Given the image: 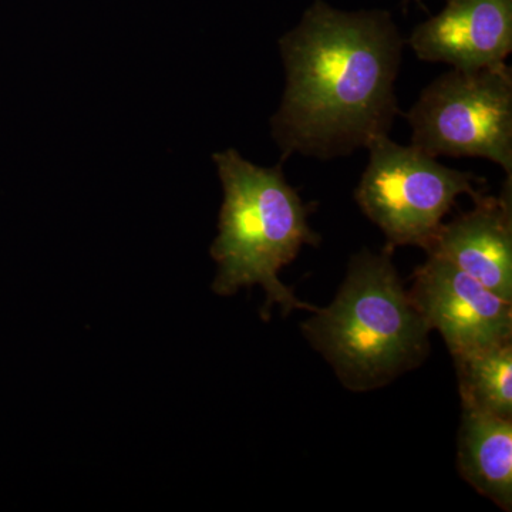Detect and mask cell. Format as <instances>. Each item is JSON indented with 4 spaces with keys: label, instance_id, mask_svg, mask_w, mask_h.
Segmentation results:
<instances>
[{
    "label": "cell",
    "instance_id": "cell-1",
    "mask_svg": "<svg viewBox=\"0 0 512 512\" xmlns=\"http://www.w3.org/2000/svg\"><path fill=\"white\" fill-rule=\"evenodd\" d=\"M278 45L286 84L271 131L281 163L295 154L333 160L389 136L407 45L390 12L315 0Z\"/></svg>",
    "mask_w": 512,
    "mask_h": 512
},
{
    "label": "cell",
    "instance_id": "cell-2",
    "mask_svg": "<svg viewBox=\"0 0 512 512\" xmlns=\"http://www.w3.org/2000/svg\"><path fill=\"white\" fill-rule=\"evenodd\" d=\"M393 251L353 255L335 301L301 326L352 392L380 389L429 356L431 329L404 291Z\"/></svg>",
    "mask_w": 512,
    "mask_h": 512
},
{
    "label": "cell",
    "instance_id": "cell-3",
    "mask_svg": "<svg viewBox=\"0 0 512 512\" xmlns=\"http://www.w3.org/2000/svg\"><path fill=\"white\" fill-rule=\"evenodd\" d=\"M212 160L224 190L218 237L210 249L218 265L212 291L229 296L261 285L266 295L264 320L271 318L274 305L281 306L285 316L295 309L318 311V306L299 301L279 279V271L295 261L305 245L318 247L322 241L309 227L313 205L303 204L298 190L286 181L284 163L259 167L235 148L214 154Z\"/></svg>",
    "mask_w": 512,
    "mask_h": 512
},
{
    "label": "cell",
    "instance_id": "cell-4",
    "mask_svg": "<svg viewBox=\"0 0 512 512\" xmlns=\"http://www.w3.org/2000/svg\"><path fill=\"white\" fill-rule=\"evenodd\" d=\"M369 163L355 200L363 214L386 235L387 245L427 251L444 218L461 195L483 194V178L439 163L419 148L389 136L366 147Z\"/></svg>",
    "mask_w": 512,
    "mask_h": 512
},
{
    "label": "cell",
    "instance_id": "cell-5",
    "mask_svg": "<svg viewBox=\"0 0 512 512\" xmlns=\"http://www.w3.org/2000/svg\"><path fill=\"white\" fill-rule=\"evenodd\" d=\"M412 146L433 157H478L512 177V72L510 66L433 80L407 111Z\"/></svg>",
    "mask_w": 512,
    "mask_h": 512
},
{
    "label": "cell",
    "instance_id": "cell-6",
    "mask_svg": "<svg viewBox=\"0 0 512 512\" xmlns=\"http://www.w3.org/2000/svg\"><path fill=\"white\" fill-rule=\"evenodd\" d=\"M409 295L451 356L512 342V302L444 259L429 256L414 271Z\"/></svg>",
    "mask_w": 512,
    "mask_h": 512
},
{
    "label": "cell",
    "instance_id": "cell-7",
    "mask_svg": "<svg viewBox=\"0 0 512 512\" xmlns=\"http://www.w3.org/2000/svg\"><path fill=\"white\" fill-rule=\"evenodd\" d=\"M407 45L423 62L454 70L498 69L512 52V0H447L410 33Z\"/></svg>",
    "mask_w": 512,
    "mask_h": 512
},
{
    "label": "cell",
    "instance_id": "cell-8",
    "mask_svg": "<svg viewBox=\"0 0 512 512\" xmlns=\"http://www.w3.org/2000/svg\"><path fill=\"white\" fill-rule=\"evenodd\" d=\"M426 252L512 302V177L498 197L483 192L473 210L443 222Z\"/></svg>",
    "mask_w": 512,
    "mask_h": 512
},
{
    "label": "cell",
    "instance_id": "cell-9",
    "mask_svg": "<svg viewBox=\"0 0 512 512\" xmlns=\"http://www.w3.org/2000/svg\"><path fill=\"white\" fill-rule=\"evenodd\" d=\"M457 463L474 490L512 510V419L463 409Z\"/></svg>",
    "mask_w": 512,
    "mask_h": 512
},
{
    "label": "cell",
    "instance_id": "cell-10",
    "mask_svg": "<svg viewBox=\"0 0 512 512\" xmlns=\"http://www.w3.org/2000/svg\"><path fill=\"white\" fill-rule=\"evenodd\" d=\"M453 359L463 409L512 419V342Z\"/></svg>",
    "mask_w": 512,
    "mask_h": 512
},
{
    "label": "cell",
    "instance_id": "cell-11",
    "mask_svg": "<svg viewBox=\"0 0 512 512\" xmlns=\"http://www.w3.org/2000/svg\"><path fill=\"white\" fill-rule=\"evenodd\" d=\"M409 2H410V0H403L404 5H409ZM416 3H419V5H420L421 2H420V0H416Z\"/></svg>",
    "mask_w": 512,
    "mask_h": 512
}]
</instances>
